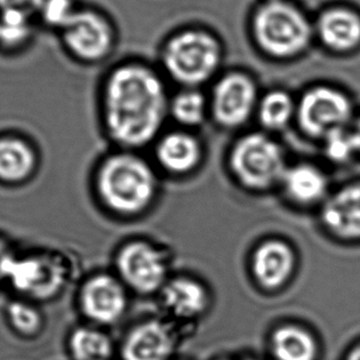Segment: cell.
I'll return each instance as SVG.
<instances>
[{
    "label": "cell",
    "instance_id": "obj_1",
    "mask_svg": "<svg viewBox=\"0 0 360 360\" xmlns=\"http://www.w3.org/2000/svg\"><path fill=\"white\" fill-rule=\"evenodd\" d=\"M167 111L164 84L150 70L128 65L110 78L105 96V126L120 145H147L162 129Z\"/></svg>",
    "mask_w": 360,
    "mask_h": 360
},
{
    "label": "cell",
    "instance_id": "obj_2",
    "mask_svg": "<svg viewBox=\"0 0 360 360\" xmlns=\"http://www.w3.org/2000/svg\"><path fill=\"white\" fill-rule=\"evenodd\" d=\"M156 177L151 167L135 155L118 154L101 166L97 186L101 198L116 213L133 215L153 200Z\"/></svg>",
    "mask_w": 360,
    "mask_h": 360
},
{
    "label": "cell",
    "instance_id": "obj_3",
    "mask_svg": "<svg viewBox=\"0 0 360 360\" xmlns=\"http://www.w3.org/2000/svg\"><path fill=\"white\" fill-rule=\"evenodd\" d=\"M254 32L259 46L281 58L297 56L310 46L314 25L296 6L273 0L256 13Z\"/></svg>",
    "mask_w": 360,
    "mask_h": 360
},
{
    "label": "cell",
    "instance_id": "obj_4",
    "mask_svg": "<svg viewBox=\"0 0 360 360\" xmlns=\"http://www.w3.org/2000/svg\"><path fill=\"white\" fill-rule=\"evenodd\" d=\"M231 168L247 188L264 190L281 181L285 172L283 150L264 134L245 135L231 153Z\"/></svg>",
    "mask_w": 360,
    "mask_h": 360
},
{
    "label": "cell",
    "instance_id": "obj_5",
    "mask_svg": "<svg viewBox=\"0 0 360 360\" xmlns=\"http://www.w3.org/2000/svg\"><path fill=\"white\" fill-rule=\"evenodd\" d=\"M353 116L354 107L349 95L326 84L309 89L296 105L300 129L321 141L334 131L350 127Z\"/></svg>",
    "mask_w": 360,
    "mask_h": 360
},
{
    "label": "cell",
    "instance_id": "obj_6",
    "mask_svg": "<svg viewBox=\"0 0 360 360\" xmlns=\"http://www.w3.org/2000/svg\"><path fill=\"white\" fill-rule=\"evenodd\" d=\"M219 60V44L202 32L180 34L169 42L165 51V65L169 73L186 86H196L209 79Z\"/></svg>",
    "mask_w": 360,
    "mask_h": 360
},
{
    "label": "cell",
    "instance_id": "obj_7",
    "mask_svg": "<svg viewBox=\"0 0 360 360\" xmlns=\"http://www.w3.org/2000/svg\"><path fill=\"white\" fill-rule=\"evenodd\" d=\"M65 279V266L52 256L17 257L11 254L4 269V281L20 293L36 300L53 297L60 291Z\"/></svg>",
    "mask_w": 360,
    "mask_h": 360
},
{
    "label": "cell",
    "instance_id": "obj_8",
    "mask_svg": "<svg viewBox=\"0 0 360 360\" xmlns=\"http://www.w3.org/2000/svg\"><path fill=\"white\" fill-rule=\"evenodd\" d=\"M117 269L124 283L139 293H152L166 285L164 256L153 245L133 241L118 253Z\"/></svg>",
    "mask_w": 360,
    "mask_h": 360
},
{
    "label": "cell",
    "instance_id": "obj_9",
    "mask_svg": "<svg viewBox=\"0 0 360 360\" xmlns=\"http://www.w3.org/2000/svg\"><path fill=\"white\" fill-rule=\"evenodd\" d=\"M257 103L256 86L240 73L224 76L214 90L212 110L221 126L236 128L245 124Z\"/></svg>",
    "mask_w": 360,
    "mask_h": 360
},
{
    "label": "cell",
    "instance_id": "obj_10",
    "mask_svg": "<svg viewBox=\"0 0 360 360\" xmlns=\"http://www.w3.org/2000/svg\"><path fill=\"white\" fill-rule=\"evenodd\" d=\"M321 219L336 239L360 243V180L330 193L321 205Z\"/></svg>",
    "mask_w": 360,
    "mask_h": 360
},
{
    "label": "cell",
    "instance_id": "obj_11",
    "mask_svg": "<svg viewBox=\"0 0 360 360\" xmlns=\"http://www.w3.org/2000/svg\"><path fill=\"white\" fill-rule=\"evenodd\" d=\"M314 33L330 52L351 54L360 48V14L349 6H330L319 14Z\"/></svg>",
    "mask_w": 360,
    "mask_h": 360
},
{
    "label": "cell",
    "instance_id": "obj_12",
    "mask_svg": "<svg viewBox=\"0 0 360 360\" xmlns=\"http://www.w3.org/2000/svg\"><path fill=\"white\" fill-rule=\"evenodd\" d=\"M126 306V292L122 283L110 275L92 277L80 292L82 312L96 323H114L122 316Z\"/></svg>",
    "mask_w": 360,
    "mask_h": 360
},
{
    "label": "cell",
    "instance_id": "obj_13",
    "mask_svg": "<svg viewBox=\"0 0 360 360\" xmlns=\"http://www.w3.org/2000/svg\"><path fill=\"white\" fill-rule=\"evenodd\" d=\"M65 39L77 56L96 60L109 52L112 32L109 25L92 12L74 13L65 27Z\"/></svg>",
    "mask_w": 360,
    "mask_h": 360
},
{
    "label": "cell",
    "instance_id": "obj_14",
    "mask_svg": "<svg viewBox=\"0 0 360 360\" xmlns=\"http://www.w3.org/2000/svg\"><path fill=\"white\" fill-rule=\"evenodd\" d=\"M296 266L293 249L285 241L271 239L262 243L254 253L252 270L260 285L275 290L285 285Z\"/></svg>",
    "mask_w": 360,
    "mask_h": 360
},
{
    "label": "cell",
    "instance_id": "obj_15",
    "mask_svg": "<svg viewBox=\"0 0 360 360\" xmlns=\"http://www.w3.org/2000/svg\"><path fill=\"white\" fill-rule=\"evenodd\" d=\"M174 334L168 326L158 321L135 328L124 342V360H168L174 352Z\"/></svg>",
    "mask_w": 360,
    "mask_h": 360
},
{
    "label": "cell",
    "instance_id": "obj_16",
    "mask_svg": "<svg viewBox=\"0 0 360 360\" xmlns=\"http://www.w3.org/2000/svg\"><path fill=\"white\" fill-rule=\"evenodd\" d=\"M281 182L289 198L304 207L323 205L330 195L327 175L314 165L300 164L285 169Z\"/></svg>",
    "mask_w": 360,
    "mask_h": 360
},
{
    "label": "cell",
    "instance_id": "obj_17",
    "mask_svg": "<svg viewBox=\"0 0 360 360\" xmlns=\"http://www.w3.org/2000/svg\"><path fill=\"white\" fill-rule=\"evenodd\" d=\"M162 300L173 314L182 319H192L205 312L207 295L200 283L179 277L164 285Z\"/></svg>",
    "mask_w": 360,
    "mask_h": 360
},
{
    "label": "cell",
    "instance_id": "obj_18",
    "mask_svg": "<svg viewBox=\"0 0 360 360\" xmlns=\"http://www.w3.org/2000/svg\"><path fill=\"white\" fill-rule=\"evenodd\" d=\"M200 158L198 141L186 133H171L158 143V160L170 172L177 174L190 172L198 165Z\"/></svg>",
    "mask_w": 360,
    "mask_h": 360
},
{
    "label": "cell",
    "instance_id": "obj_19",
    "mask_svg": "<svg viewBox=\"0 0 360 360\" xmlns=\"http://www.w3.org/2000/svg\"><path fill=\"white\" fill-rule=\"evenodd\" d=\"M36 166L33 149L22 139H0V179L6 182L22 181Z\"/></svg>",
    "mask_w": 360,
    "mask_h": 360
},
{
    "label": "cell",
    "instance_id": "obj_20",
    "mask_svg": "<svg viewBox=\"0 0 360 360\" xmlns=\"http://www.w3.org/2000/svg\"><path fill=\"white\" fill-rule=\"evenodd\" d=\"M272 347L277 360H314L316 355L312 336L293 326L277 329L273 334Z\"/></svg>",
    "mask_w": 360,
    "mask_h": 360
},
{
    "label": "cell",
    "instance_id": "obj_21",
    "mask_svg": "<svg viewBox=\"0 0 360 360\" xmlns=\"http://www.w3.org/2000/svg\"><path fill=\"white\" fill-rule=\"evenodd\" d=\"M69 351L74 360H110L113 353L111 340L92 328H77L69 338Z\"/></svg>",
    "mask_w": 360,
    "mask_h": 360
},
{
    "label": "cell",
    "instance_id": "obj_22",
    "mask_svg": "<svg viewBox=\"0 0 360 360\" xmlns=\"http://www.w3.org/2000/svg\"><path fill=\"white\" fill-rule=\"evenodd\" d=\"M296 115V105L292 97L283 91H273L260 101L258 116L262 126L270 130L285 128Z\"/></svg>",
    "mask_w": 360,
    "mask_h": 360
},
{
    "label": "cell",
    "instance_id": "obj_23",
    "mask_svg": "<svg viewBox=\"0 0 360 360\" xmlns=\"http://www.w3.org/2000/svg\"><path fill=\"white\" fill-rule=\"evenodd\" d=\"M6 319L11 328L25 338L37 336L44 329L41 312L30 302L15 300L6 307Z\"/></svg>",
    "mask_w": 360,
    "mask_h": 360
},
{
    "label": "cell",
    "instance_id": "obj_24",
    "mask_svg": "<svg viewBox=\"0 0 360 360\" xmlns=\"http://www.w3.org/2000/svg\"><path fill=\"white\" fill-rule=\"evenodd\" d=\"M205 101L201 93L194 90L179 93L171 105L175 120L184 126H198L205 120Z\"/></svg>",
    "mask_w": 360,
    "mask_h": 360
},
{
    "label": "cell",
    "instance_id": "obj_25",
    "mask_svg": "<svg viewBox=\"0 0 360 360\" xmlns=\"http://www.w3.org/2000/svg\"><path fill=\"white\" fill-rule=\"evenodd\" d=\"M323 141L326 156L335 164H345L357 156L350 127L330 133Z\"/></svg>",
    "mask_w": 360,
    "mask_h": 360
},
{
    "label": "cell",
    "instance_id": "obj_26",
    "mask_svg": "<svg viewBox=\"0 0 360 360\" xmlns=\"http://www.w3.org/2000/svg\"><path fill=\"white\" fill-rule=\"evenodd\" d=\"M27 18V15L18 11H2L0 16V41L6 44L22 41L29 34Z\"/></svg>",
    "mask_w": 360,
    "mask_h": 360
},
{
    "label": "cell",
    "instance_id": "obj_27",
    "mask_svg": "<svg viewBox=\"0 0 360 360\" xmlns=\"http://www.w3.org/2000/svg\"><path fill=\"white\" fill-rule=\"evenodd\" d=\"M41 12L46 22L63 27L74 15L70 0H44Z\"/></svg>",
    "mask_w": 360,
    "mask_h": 360
},
{
    "label": "cell",
    "instance_id": "obj_28",
    "mask_svg": "<svg viewBox=\"0 0 360 360\" xmlns=\"http://www.w3.org/2000/svg\"><path fill=\"white\" fill-rule=\"evenodd\" d=\"M44 2V0H0V8L18 11L30 16L32 13L41 10Z\"/></svg>",
    "mask_w": 360,
    "mask_h": 360
},
{
    "label": "cell",
    "instance_id": "obj_29",
    "mask_svg": "<svg viewBox=\"0 0 360 360\" xmlns=\"http://www.w3.org/2000/svg\"><path fill=\"white\" fill-rule=\"evenodd\" d=\"M10 256L11 253L8 252V247L0 239V283L4 281V269H6V262Z\"/></svg>",
    "mask_w": 360,
    "mask_h": 360
},
{
    "label": "cell",
    "instance_id": "obj_30",
    "mask_svg": "<svg viewBox=\"0 0 360 360\" xmlns=\"http://www.w3.org/2000/svg\"><path fill=\"white\" fill-rule=\"evenodd\" d=\"M350 131L357 155H360V116L353 120L350 126Z\"/></svg>",
    "mask_w": 360,
    "mask_h": 360
},
{
    "label": "cell",
    "instance_id": "obj_31",
    "mask_svg": "<svg viewBox=\"0 0 360 360\" xmlns=\"http://www.w3.org/2000/svg\"><path fill=\"white\" fill-rule=\"evenodd\" d=\"M348 360H360V346L351 353Z\"/></svg>",
    "mask_w": 360,
    "mask_h": 360
}]
</instances>
